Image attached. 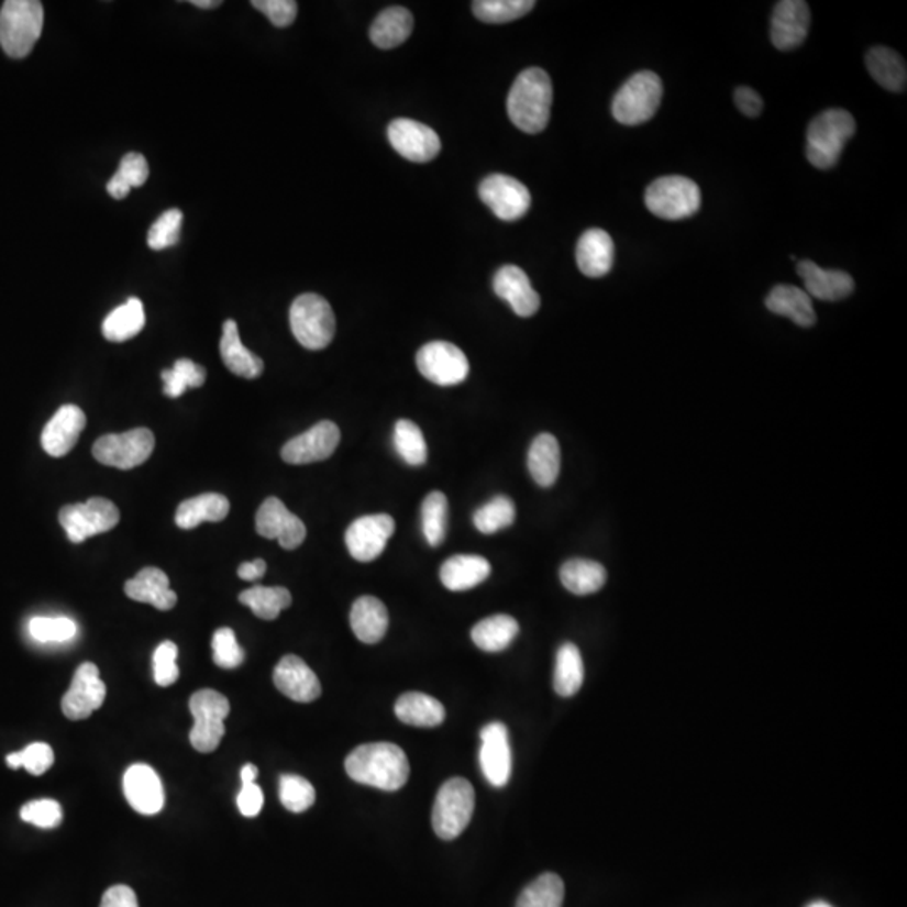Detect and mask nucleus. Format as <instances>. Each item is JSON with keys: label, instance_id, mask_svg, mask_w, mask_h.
I'll return each mask as SVG.
<instances>
[{"label": "nucleus", "instance_id": "nucleus-1", "mask_svg": "<svg viewBox=\"0 0 907 907\" xmlns=\"http://www.w3.org/2000/svg\"><path fill=\"white\" fill-rule=\"evenodd\" d=\"M345 770L353 782L385 792L400 790L410 775L407 754L394 743H370L355 748L345 760Z\"/></svg>", "mask_w": 907, "mask_h": 907}, {"label": "nucleus", "instance_id": "nucleus-2", "mask_svg": "<svg viewBox=\"0 0 907 907\" xmlns=\"http://www.w3.org/2000/svg\"><path fill=\"white\" fill-rule=\"evenodd\" d=\"M552 79L543 69L530 68L518 76L506 101L509 120L521 132H543L552 113Z\"/></svg>", "mask_w": 907, "mask_h": 907}, {"label": "nucleus", "instance_id": "nucleus-3", "mask_svg": "<svg viewBox=\"0 0 907 907\" xmlns=\"http://www.w3.org/2000/svg\"><path fill=\"white\" fill-rule=\"evenodd\" d=\"M40 0H8L0 9V46L9 57L24 59L43 33Z\"/></svg>", "mask_w": 907, "mask_h": 907}, {"label": "nucleus", "instance_id": "nucleus-4", "mask_svg": "<svg viewBox=\"0 0 907 907\" xmlns=\"http://www.w3.org/2000/svg\"><path fill=\"white\" fill-rule=\"evenodd\" d=\"M855 120L849 111L827 110L811 121L807 132V158L814 167L832 168L847 142L854 136Z\"/></svg>", "mask_w": 907, "mask_h": 907}, {"label": "nucleus", "instance_id": "nucleus-5", "mask_svg": "<svg viewBox=\"0 0 907 907\" xmlns=\"http://www.w3.org/2000/svg\"><path fill=\"white\" fill-rule=\"evenodd\" d=\"M292 335L308 350H323L335 339V313L323 296H298L289 310Z\"/></svg>", "mask_w": 907, "mask_h": 907}, {"label": "nucleus", "instance_id": "nucleus-6", "mask_svg": "<svg viewBox=\"0 0 907 907\" xmlns=\"http://www.w3.org/2000/svg\"><path fill=\"white\" fill-rule=\"evenodd\" d=\"M476 794L467 779H447L435 797L432 810V826L442 840H454L461 836L473 819Z\"/></svg>", "mask_w": 907, "mask_h": 907}, {"label": "nucleus", "instance_id": "nucleus-7", "mask_svg": "<svg viewBox=\"0 0 907 907\" xmlns=\"http://www.w3.org/2000/svg\"><path fill=\"white\" fill-rule=\"evenodd\" d=\"M645 206L664 221L690 218L701 207V190L690 178L671 175L657 178L645 190Z\"/></svg>", "mask_w": 907, "mask_h": 907}, {"label": "nucleus", "instance_id": "nucleus-8", "mask_svg": "<svg viewBox=\"0 0 907 907\" xmlns=\"http://www.w3.org/2000/svg\"><path fill=\"white\" fill-rule=\"evenodd\" d=\"M662 100V81L655 73L633 75L613 98L612 113L627 126L642 125L657 113Z\"/></svg>", "mask_w": 907, "mask_h": 907}, {"label": "nucleus", "instance_id": "nucleus-9", "mask_svg": "<svg viewBox=\"0 0 907 907\" xmlns=\"http://www.w3.org/2000/svg\"><path fill=\"white\" fill-rule=\"evenodd\" d=\"M189 706L193 716L190 743L200 753H212L224 738V721L231 711V705L224 694L202 689L193 694Z\"/></svg>", "mask_w": 907, "mask_h": 907}, {"label": "nucleus", "instance_id": "nucleus-10", "mask_svg": "<svg viewBox=\"0 0 907 907\" xmlns=\"http://www.w3.org/2000/svg\"><path fill=\"white\" fill-rule=\"evenodd\" d=\"M154 449V432L139 428L123 434H108L98 439L93 445V456L103 466L129 471L146 463Z\"/></svg>", "mask_w": 907, "mask_h": 907}, {"label": "nucleus", "instance_id": "nucleus-11", "mask_svg": "<svg viewBox=\"0 0 907 907\" xmlns=\"http://www.w3.org/2000/svg\"><path fill=\"white\" fill-rule=\"evenodd\" d=\"M59 523L65 528L68 540L79 544L88 538L113 530L120 523V511L110 499L91 498L60 509Z\"/></svg>", "mask_w": 907, "mask_h": 907}, {"label": "nucleus", "instance_id": "nucleus-12", "mask_svg": "<svg viewBox=\"0 0 907 907\" xmlns=\"http://www.w3.org/2000/svg\"><path fill=\"white\" fill-rule=\"evenodd\" d=\"M417 368L432 384L460 385L469 377V362L463 350L447 342H431L417 353Z\"/></svg>", "mask_w": 907, "mask_h": 907}, {"label": "nucleus", "instance_id": "nucleus-13", "mask_svg": "<svg viewBox=\"0 0 907 907\" xmlns=\"http://www.w3.org/2000/svg\"><path fill=\"white\" fill-rule=\"evenodd\" d=\"M479 197L496 218L515 222L527 214L531 206L530 190L517 178L495 174L484 178L479 186Z\"/></svg>", "mask_w": 907, "mask_h": 907}, {"label": "nucleus", "instance_id": "nucleus-14", "mask_svg": "<svg viewBox=\"0 0 907 907\" xmlns=\"http://www.w3.org/2000/svg\"><path fill=\"white\" fill-rule=\"evenodd\" d=\"M396 531V521L388 515H368L350 524L345 533L346 549L356 562H374L384 553Z\"/></svg>", "mask_w": 907, "mask_h": 907}, {"label": "nucleus", "instance_id": "nucleus-15", "mask_svg": "<svg viewBox=\"0 0 907 907\" xmlns=\"http://www.w3.org/2000/svg\"><path fill=\"white\" fill-rule=\"evenodd\" d=\"M387 133L397 154L416 164L434 161L442 148L441 139L431 126L410 118L391 121Z\"/></svg>", "mask_w": 907, "mask_h": 907}, {"label": "nucleus", "instance_id": "nucleus-16", "mask_svg": "<svg viewBox=\"0 0 907 907\" xmlns=\"http://www.w3.org/2000/svg\"><path fill=\"white\" fill-rule=\"evenodd\" d=\"M340 429L336 423L330 420L318 422L310 431L296 435L291 441L286 442L281 449V457L285 463L292 466L301 464L320 463L333 456L340 444Z\"/></svg>", "mask_w": 907, "mask_h": 907}, {"label": "nucleus", "instance_id": "nucleus-17", "mask_svg": "<svg viewBox=\"0 0 907 907\" xmlns=\"http://www.w3.org/2000/svg\"><path fill=\"white\" fill-rule=\"evenodd\" d=\"M104 698H107V686L100 679L97 665L93 662H85L76 670L71 687L65 694L60 708L66 718L81 721L101 708Z\"/></svg>", "mask_w": 907, "mask_h": 907}, {"label": "nucleus", "instance_id": "nucleus-18", "mask_svg": "<svg viewBox=\"0 0 907 907\" xmlns=\"http://www.w3.org/2000/svg\"><path fill=\"white\" fill-rule=\"evenodd\" d=\"M256 530L267 540H278L285 550H296L307 540V527L279 498H267L259 506Z\"/></svg>", "mask_w": 907, "mask_h": 907}, {"label": "nucleus", "instance_id": "nucleus-19", "mask_svg": "<svg viewBox=\"0 0 907 907\" xmlns=\"http://www.w3.org/2000/svg\"><path fill=\"white\" fill-rule=\"evenodd\" d=\"M479 763L484 778L493 786L502 788L508 785L512 759L508 730L502 722H489L480 731Z\"/></svg>", "mask_w": 907, "mask_h": 907}, {"label": "nucleus", "instance_id": "nucleus-20", "mask_svg": "<svg viewBox=\"0 0 907 907\" xmlns=\"http://www.w3.org/2000/svg\"><path fill=\"white\" fill-rule=\"evenodd\" d=\"M810 9L801 0H782L772 15V43L776 49H797L807 40Z\"/></svg>", "mask_w": 907, "mask_h": 907}, {"label": "nucleus", "instance_id": "nucleus-21", "mask_svg": "<svg viewBox=\"0 0 907 907\" xmlns=\"http://www.w3.org/2000/svg\"><path fill=\"white\" fill-rule=\"evenodd\" d=\"M123 792L133 810L142 815H157L165 805L164 785L152 766L136 763L123 776Z\"/></svg>", "mask_w": 907, "mask_h": 907}, {"label": "nucleus", "instance_id": "nucleus-22", "mask_svg": "<svg viewBox=\"0 0 907 907\" xmlns=\"http://www.w3.org/2000/svg\"><path fill=\"white\" fill-rule=\"evenodd\" d=\"M276 687L296 703H313L320 698L321 684L310 665L298 655H285L273 674Z\"/></svg>", "mask_w": 907, "mask_h": 907}, {"label": "nucleus", "instance_id": "nucleus-23", "mask_svg": "<svg viewBox=\"0 0 907 907\" xmlns=\"http://www.w3.org/2000/svg\"><path fill=\"white\" fill-rule=\"evenodd\" d=\"M86 416L78 406H63L46 423L41 444L53 457H65L78 444L79 435L85 431Z\"/></svg>", "mask_w": 907, "mask_h": 907}, {"label": "nucleus", "instance_id": "nucleus-24", "mask_svg": "<svg viewBox=\"0 0 907 907\" xmlns=\"http://www.w3.org/2000/svg\"><path fill=\"white\" fill-rule=\"evenodd\" d=\"M493 288L499 298L505 299L512 311L521 318H530L540 310V295L531 286L530 278L521 267L502 266L493 279Z\"/></svg>", "mask_w": 907, "mask_h": 907}, {"label": "nucleus", "instance_id": "nucleus-25", "mask_svg": "<svg viewBox=\"0 0 907 907\" xmlns=\"http://www.w3.org/2000/svg\"><path fill=\"white\" fill-rule=\"evenodd\" d=\"M797 270L810 298L840 301L854 292V279L843 270L823 269L811 261H800Z\"/></svg>", "mask_w": 907, "mask_h": 907}, {"label": "nucleus", "instance_id": "nucleus-26", "mask_svg": "<svg viewBox=\"0 0 907 907\" xmlns=\"http://www.w3.org/2000/svg\"><path fill=\"white\" fill-rule=\"evenodd\" d=\"M125 594L140 604L154 605L162 612H167L177 605V594L170 590L167 573L155 566L140 569L132 580L126 582Z\"/></svg>", "mask_w": 907, "mask_h": 907}, {"label": "nucleus", "instance_id": "nucleus-27", "mask_svg": "<svg viewBox=\"0 0 907 907\" xmlns=\"http://www.w3.org/2000/svg\"><path fill=\"white\" fill-rule=\"evenodd\" d=\"M616 257L612 237L601 229L584 232L577 244V264L588 278L609 275Z\"/></svg>", "mask_w": 907, "mask_h": 907}, {"label": "nucleus", "instance_id": "nucleus-28", "mask_svg": "<svg viewBox=\"0 0 907 907\" xmlns=\"http://www.w3.org/2000/svg\"><path fill=\"white\" fill-rule=\"evenodd\" d=\"M221 356L228 370L237 377L254 380L263 375V360L242 345L237 323L234 320L225 321L222 327Z\"/></svg>", "mask_w": 907, "mask_h": 907}, {"label": "nucleus", "instance_id": "nucleus-29", "mask_svg": "<svg viewBox=\"0 0 907 907\" xmlns=\"http://www.w3.org/2000/svg\"><path fill=\"white\" fill-rule=\"evenodd\" d=\"M231 502L219 493H206L180 502L175 512V523L181 530H193L202 523H219L228 518Z\"/></svg>", "mask_w": 907, "mask_h": 907}, {"label": "nucleus", "instance_id": "nucleus-30", "mask_svg": "<svg viewBox=\"0 0 907 907\" xmlns=\"http://www.w3.org/2000/svg\"><path fill=\"white\" fill-rule=\"evenodd\" d=\"M353 633L363 644H377L388 629L387 607L377 597H360L350 613Z\"/></svg>", "mask_w": 907, "mask_h": 907}, {"label": "nucleus", "instance_id": "nucleus-31", "mask_svg": "<svg viewBox=\"0 0 907 907\" xmlns=\"http://www.w3.org/2000/svg\"><path fill=\"white\" fill-rule=\"evenodd\" d=\"M491 575L488 560L477 555H456L441 566V582L447 590L464 591L483 584Z\"/></svg>", "mask_w": 907, "mask_h": 907}, {"label": "nucleus", "instance_id": "nucleus-32", "mask_svg": "<svg viewBox=\"0 0 907 907\" xmlns=\"http://www.w3.org/2000/svg\"><path fill=\"white\" fill-rule=\"evenodd\" d=\"M766 308L772 313L788 318L800 327L808 328L817 321L810 296L797 286H775L766 298Z\"/></svg>", "mask_w": 907, "mask_h": 907}, {"label": "nucleus", "instance_id": "nucleus-33", "mask_svg": "<svg viewBox=\"0 0 907 907\" xmlns=\"http://www.w3.org/2000/svg\"><path fill=\"white\" fill-rule=\"evenodd\" d=\"M562 452L555 435L540 434L528 452V469L534 483L541 488H550L558 479Z\"/></svg>", "mask_w": 907, "mask_h": 907}, {"label": "nucleus", "instance_id": "nucleus-34", "mask_svg": "<svg viewBox=\"0 0 907 907\" xmlns=\"http://www.w3.org/2000/svg\"><path fill=\"white\" fill-rule=\"evenodd\" d=\"M413 29V15L406 8H388L381 11L370 27V40L380 49H394L409 40Z\"/></svg>", "mask_w": 907, "mask_h": 907}, {"label": "nucleus", "instance_id": "nucleus-35", "mask_svg": "<svg viewBox=\"0 0 907 907\" xmlns=\"http://www.w3.org/2000/svg\"><path fill=\"white\" fill-rule=\"evenodd\" d=\"M865 65L872 78L880 82L883 88L900 93L906 89L907 69L906 63L896 51L889 47H872L865 56Z\"/></svg>", "mask_w": 907, "mask_h": 907}, {"label": "nucleus", "instance_id": "nucleus-36", "mask_svg": "<svg viewBox=\"0 0 907 907\" xmlns=\"http://www.w3.org/2000/svg\"><path fill=\"white\" fill-rule=\"evenodd\" d=\"M396 715L406 725L434 728L444 721L445 709L441 701L429 694L407 693L397 699Z\"/></svg>", "mask_w": 907, "mask_h": 907}, {"label": "nucleus", "instance_id": "nucleus-37", "mask_svg": "<svg viewBox=\"0 0 907 907\" xmlns=\"http://www.w3.org/2000/svg\"><path fill=\"white\" fill-rule=\"evenodd\" d=\"M145 327V308L139 298H130L103 321V336L108 342L121 343L135 339Z\"/></svg>", "mask_w": 907, "mask_h": 907}, {"label": "nucleus", "instance_id": "nucleus-38", "mask_svg": "<svg viewBox=\"0 0 907 907\" xmlns=\"http://www.w3.org/2000/svg\"><path fill=\"white\" fill-rule=\"evenodd\" d=\"M560 580L566 590L575 595H590L600 590L607 582V569L591 560L573 558L560 568Z\"/></svg>", "mask_w": 907, "mask_h": 907}, {"label": "nucleus", "instance_id": "nucleus-39", "mask_svg": "<svg viewBox=\"0 0 907 907\" xmlns=\"http://www.w3.org/2000/svg\"><path fill=\"white\" fill-rule=\"evenodd\" d=\"M520 633L517 620L509 616H493L474 626L471 638L484 652H501L511 645Z\"/></svg>", "mask_w": 907, "mask_h": 907}, {"label": "nucleus", "instance_id": "nucleus-40", "mask_svg": "<svg viewBox=\"0 0 907 907\" xmlns=\"http://www.w3.org/2000/svg\"><path fill=\"white\" fill-rule=\"evenodd\" d=\"M584 677L585 667L580 649L572 642H566L556 654L555 677H553L556 693L563 698H569L582 689Z\"/></svg>", "mask_w": 907, "mask_h": 907}, {"label": "nucleus", "instance_id": "nucleus-41", "mask_svg": "<svg viewBox=\"0 0 907 907\" xmlns=\"http://www.w3.org/2000/svg\"><path fill=\"white\" fill-rule=\"evenodd\" d=\"M239 601L253 610L254 616L263 620L278 619L283 610L291 605L292 597L285 587H257L242 591Z\"/></svg>", "mask_w": 907, "mask_h": 907}, {"label": "nucleus", "instance_id": "nucleus-42", "mask_svg": "<svg viewBox=\"0 0 907 907\" xmlns=\"http://www.w3.org/2000/svg\"><path fill=\"white\" fill-rule=\"evenodd\" d=\"M148 175V162L142 154H126L121 158L117 174L108 181V193L117 200L125 199L130 190L145 184Z\"/></svg>", "mask_w": 907, "mask_h": 907}, {"label": "nucleus", "instance_id": "nucleus-43", "mask_svg": "<svg viewBox=\"0 0 907 907\" xmlns=\"http://www.w3.org/2000/svg\"><path fill=\"white\" fill-rule=\"evenodd\" d=\"M565 884L553 872L540 875L518 897L517 907H562Z\"/></svg>", "mask_w": 907, "mask_h": 907}, {"label": "nucleus", "instance_id": "nucleus-44", "mask_svg": "<svg viewBox=\"0 0 907 907\" xmlns=\"http://www.w3.org/2000/svg\"><path fill=\"white\" fill-rule=\"evenodd\" d=\"M207 372L202 365L189 358H180L175 362L174 368L162 372L164 380V394L168 399H178L184 396L189 388H199L206 384Z\"/></svg>", "mask_w": 907, "mask_h": 907}, {"label": "nucleus", "instance_id": "nucleus-45", "mask_svg": "<svg viewBox=\"0 0 907 907\" xmlns=\"http://www.w3.org/2000/svg\"><path fill=\"white\" fill-rule=\"evenodd\" d=\"M517 518L515 502L508 496H496L474 512V527L484 534H495L511 527Z\"/></svg>", "mask_w": 907, "mask_h": 907}, {"label": "nucleus", "instance_id": "nucleus-46", "mask_svg": "<svg viewBox=\"0 0 907 907\" xmlns=\"http://www.w3.org/2000/svg\"><path fill=\"white\" fill-rule=\"evenodd\" d=\"M394 445H396L397 454L409 466H422L428 461V444L419 425L412 420L402 419L396 423Z\"/></svg>", "mask_w": 907, "mask_h": 907}, {"label": "nucleus", "instance_id": "nucleus-47", "mask_svg": "<svg viewBox=\"0 0 907 907\" xmlns=\"http://www.w3.org/2000/svg\"><path fill=\"white\" fill-rule=\"evenodd\" d=\"M533 0H476L473 2L474 15L488 24L517 21L533 11Z\"/></svg>", "mask_w": 907, "mask_h": 907}, {"label": "nucleus", "instance_id": "nucleus-48", "mask_svg": "<svg viewBox=\"0 0 907 907\" xmlns=\"http://www.w3.org/2000/svg\"><path fill=\"white\" fill-rule=\"evenodd\" d=\"M447 498L444 493L432 491L422 502L423 537L431 546L444 543L447 528Z\"/></svg>", "mask_w": 907, "mask_h": 907}, {"label": "nucleus", "instance_id": "nucleus-49", "mask_svg": "<svg viewBox=\"0 0 907 907\" xmlns=\"http://www.w3.org/2000/svg\"><path fill=\"white\" fill-rule=\"evenodd\" d=\"M29 633L41 644H60L76 638L78 626L68 617H34L29 622Z\"/></svg>", "mask_w": 907, "mask_h": 907}, {"label": "nucleus", "instance_id": "nucleus-50", "mask_svg": "<svg viewBox=\"0 0 907 907\" xmlns=\"http://www.w3.org/2000/svg\"><path fill=\"white\" fill-rule=\"evenodd\" d=\"M317 792L307 778L298 775H283L279 779V800L292 814L307 811L314 804Z\"/></svg>", "mask_w": 907, "mask_h": 907}, {"label": "nucleus", "instance_id": "nucleus-51", "mask_svg": "<svg viewBox=\"0 0 907 907\" xmlns=\"http://www.w3.org/2000/svg\"><path fill=\"white\" fill-rule=\"evenodd\" d=\"M181 221H184L181 210L168 209L164 212L150 228L148 237H146L150 250L164 251L177 246L180 241Z\"/></svg>", "mask_w": 907, "mask_h": 907}, {"label": "nucleus", "instance_id": "nucleus-52", "mask_svg": "<svg viewBox=\"0 0 907 907\" xmlns=\"http://www.w3.org/2000/svg\"><path fill=\"white\" fill-rule=\"evenodd\" d=\"M212 652H214L215 665L222 670H235L246 659V652L239 645L234 630L229 627L215 630L212 638Z\"/></svg>", "mask_w": 907, "mask_h": 907}, {"label": "nucleus", "instance_id": "nucleus-53", "mask_svg": "<svg viewBox=\"0 0 907 907\" xmlns=\"http://www.w3.org/2000/svg\"><path fill=\"white\" fill-rule=\"evenodd\" d=\"M21 819L40 829H56L63 822V807L51 798L29 801L21 808Z\"/></svg>", "mask_w": 907, "mask_h": 907}, {"label": "nucleus", "instance_id": "nucleus-54", "mask_svg": "<svg viewBox=\"0 0 907 907\" xmlns=\"http://www.w3.org/2000/svg\"><path fill=\"white\" fill-rule=\"evenodd\" d=\"M178 649L172 641L162 642L154 652L155 683L162 687L172 686L180 676L177 665Z\"/></svg>", "mask_w": 907, "mask_h": 907}, {"label": "nucleus", "instance_id": "nucleus-55", "mask_svg": "<svg viewBox=\"0 0 907 907\" xmlns=\"http://www.w3.org/2000/svg\"><path fill=\"white\" fill-rule=\"evenodd\" d=\"M251 4L263 12L276 27H288L298 15V4L295 0H253Z\"/></svg>", "mask_w": 907, "mask_h": 907}, {"label": "nucleus", "instance_id": "nucleus-56", "mask_svg": "<svg viewBox=\"0 0 907 907\" xmlns=\"http://www.w3.org/2000/svg\"><path fill=\"white\" fill-rule=\"evenodd\" d=\"M21 753V765L27 770L31 775L41 776L53 766L54 751L47 743L29 744Z\"/></svg>", "mask_w": 907, "mask_h": 907}, {"label": "nucleus", "instance_id": "nucleus-57", "mask_svg": "<svg viewBox=\"0 0 907 907\" xmlns=\"http://www.w3.org/2000/svg\"><path fill=\"white\" fill-rule=\"evenodd\" d=\"M264 795L261 786L256 783H247L241 786L237 795V807L244 817H256L263 810Z\"/></svg>", "mask_w": 907, "mask_h": 907}, {"label": "nucleus", "instance_id": "nucleus-58", "mask_svg": "<svg viewBox=\"0 0 907 907\" xmlns=\"http://www.w3.org/2000/svg\"><path fill=\"white\" fill-rule=\"evenodd\" d=\"M100 907H140L139 899H136L135 891L132 887L123 886V884H118V886H111L107 893L103 894V899H101Z\"/></svg>", "mask_w": 907, "mask_h": 907}, {"label": "nucleus", "instance_id": "nucleus-59", "mask_svg": "<svg viewBox=\"0 0 907 907\" xmlns=\"http://www.w3.org/2000/svg\"><path fill=\"white\" fill-rule=\"evenodd\" d=\"M734 103L741 113L750 118L759 117L763 110L762 97L748 86H741L734 91Z\"/></svg>", "mask_w": 907, "mask_h": 907}, {"label": "nucleus", "instance_id": "nucleus-60", "mask_svg": "<svg viewBox=\"0 0 907 907\" xmlns=\"http://www.w3.org/2000/svg\"><path fill=\"white\" fill-rule=\"evenodd\" d=\"M266 568V562H264V560L257 558L254 560V562L242 563V565L239 566L237 575L239 578H242V580H259V578L264 577Z\"/></svg>", "mask_w": 907, "mask_h": 907}, {"label": "nucleus", "instance_id": "nucleus-61", "mask_svg": "<svg viewBox=\"0 0 907 907\" xmlns=\"http://www.w3.org/2000/svg\"><path fill=\"white\" fill-rule=\"evenodd\" d=\"M257 778V768L251 763H247L244 768L241 770V783L242 785H247V783H256Z\"/></svg>", "mask_w": 907, "mask_h": 907}, {"label": "nucleus", "instance_id": "nucleus-62", "mask_svg": "<svg viewBox=\"0 0 907 907\" xmlns=\"http://www.w3.org/2000/svg\"><path fill=\"white\" fill-rule=\"evenodd\" d=\"M190 4L199 9H215L222 4L221 0H192Z\"/></svg>", "mask_w": 907, "mask_h": 907}, {"label": "nucleus", "instance_id": "nucleus-63", "mask_svg": "<svg viewBox=\"0 0 907 907\" xmlns=\"http://www.w3.org/2000/svg\"><path fill=\"white\" fill-rule=\"evenodd\" d=\"M5 762H8L9 768H21V753H19V751H15V753L9 754L8 759H5Z\"/></svg>", "mask_w": 907, "mask_h": 907}, {"label": "nucleus", "instance_id": "nucleus-64", "mask_svg": "<svg viewBox=\"0 0 907 907\" xmlns=\"http://www.w3.org/2000/svg\"><path fill=\"white\" fill-rule=\"evenodd\" d=\"M807 907H833V906H830V904L826 903V900H815V903L808 904Z\"/></svg>", "mask_w": 907, "mask_h": 907}]
</instances>
